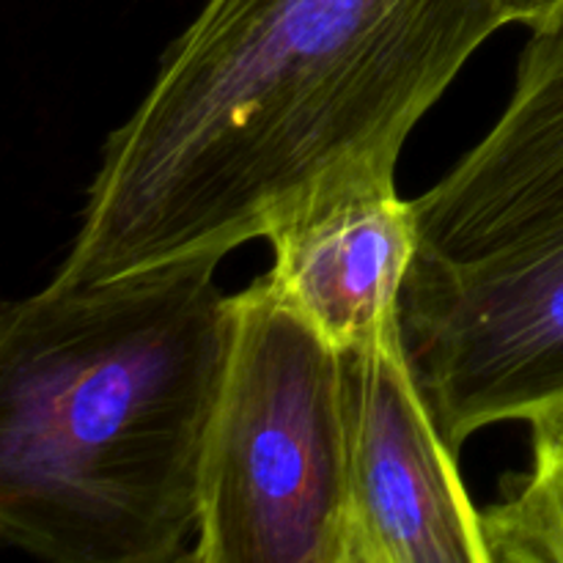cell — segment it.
I'll return each mask as SVG.
<instances>
[{
    "label": "cell",
    "mask_w": 563,
    "mask_h": 563,
    "mask_svg": "<svg viewBox=\"0 0 563 563\" xmlns=\"http://www.w3.org/2000/svg\"><path fill=\"white\" fill-rule=\"evenodd\" d=\"M267 242V278L333 350H355L401 322L421 240L416 201L396 187L319 203Z\"/></svg>",
    "instance_id": "6"
},
{
    "label": "cell",
    "mask_w": 563,
    "mask_h": 563,
    "mask_svg": "<svg viewBox=\"0 0 563 563\" xmlns=\"http://www.w3.org/2000/svg\"><path fill=\"white\" fill-rule=\"evenodd\" d=\"M220 262L58 284L0 313V537L53 563H174L196 539L231 295Z\"/></svg>",
    "instance_id": "2"
},
{
    "label": "cell",
    "mask_w": 563,
    "mask_h": 563,
    "mask_svg": "<svg viewBox=\"0 0 563 563\" xmlns=\"http://www.w3.org/2000/svg\"><path fill=\"white\" fill-rule=\"evenodd\" d=\"M344 357L346 563H493L405 319Z\"/></svg>",
    "instance_id": "5"
},
{
    "label": "cell",
    "mask_w": 563,
    "mask_h": 563,
    "mask_svg": "<svg viewBox=\"0 0 563 563\" xmlns=\"http://www.w3.org/2000/svg\"><path fill=\"white\" fill-rule=\"evenodd\" d=\"M190 563H346L344 357L267 278L231 295Z\"/></svg>",
    "instance_id": "3"
},
{
    "label": "cell",
    "mask_w": 563,
    "mask_h": 563,
    "mask_svg": "<svg viewBox=\"0 0 563 563\" xmlns=\"http://www.w3.org/2000/svg\"><path fill=\"white\" fill-rule=\"evenodd\" d=\"M434 421L460 454L563 396V214L467 264L416 262L401 302Z\"/></svg>",
    "instance_id": "4"
},
{
    "label": "cell",
    "mask_w": 563,
    "mask_h": 563,
    "mask_svg": "<svg viewBox=\"0 0 563 563\" xmlns=\"http://www.w3.org/2000/svg\"><path fill=\"white\" fill-rule=\"evenodd\" d=\"M509 5L517 14V25H526L531 31L563 20V0H509Z\"/></svg>",
    "instance_id": "8"
},
{
    "label": "cell",
    "mask_w": 563,
    "mask_h": 563,
    "mask_svg": "<svg viewBox=\"0 0 563 563\" xmlns=\"http://www.w3.org/2000/svg\"><path fill=\"white\" fill-rule=\"evenodd\" d=\"M515 22L509 0H207L104 141L53 280L223 262L390 190L412 130Z\"/></svg>",
    "instance_id": "1"
},
{
    "label": "cell",
    "mask_w": 563,
    "mask_h": 563,
    "mask_svg": "<svg viewBox=\"0 0 563 563\" xmlns=\"http://www.w3.org/2000/svg\"><path fill=\"white\" fill-rule=\"evenodd\" d=\"M531 462L482 509L493 563H563V396L528 418Z\"/></svg>",
    "instance_id": "7"
}]
</instances>
